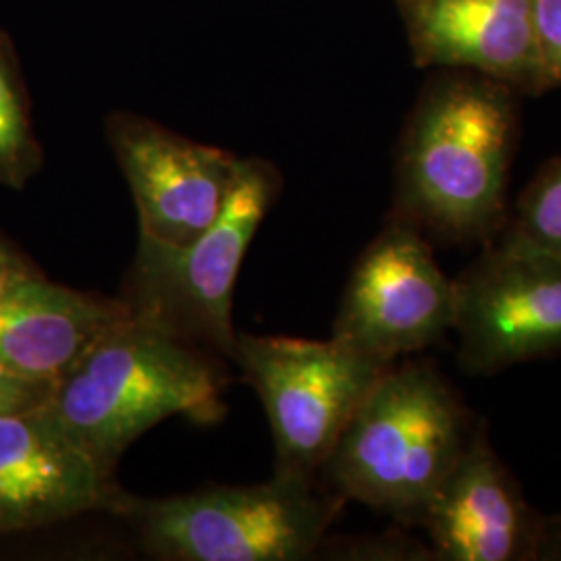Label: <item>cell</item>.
Wrapping results in <instances>:
<instances>
[{"label": "cell", "instance_id": "obj_1", "mask_svg": "<svg viewBox=\"0 0 561 561\" xmlns=\"http://www.w3.org/2000/svg\"><path fill=\"white\" fill-rule=\"evenodd\" d=\"M516 108L500 81L454 78L419 102L401 140L393 213L431 241L472 245L507 225Z\"/></svg>", "mask_w": 561, "mask_h": 561}, {"label": "cell", "instance_id": "obj_2", "mask_svg": "<svg viewBox=\"0 0 561 561\" xmlns=\"http://www.w3.org/2000/svg\"><path fill=\"white\" fill-rule=\"evenodd\" d=\"M222 387L213 356L127 314L55 382L48 408L113 479L127 447L162 421L221 419Z\"/></svg>", "mask_w": 561, "mask_h": 561}, {"label": "cell", "instance_id": "obj_3", "mask_svg": "<svg viewBox=\"0 0 561 561\" xmlns=\"http://www.w3.org/2000/svg\"><path fill=\"white\" fill-rule=\"evenodd\" d=\"M474 424L433 362H396L347 422L321 474L343 502L419 526Z\"/></svg>", "mask_w": 561, "mask_h": 561}, {"label": "cell", "instance_id": "obj_4", "mask_svg": "<svg viewBox=\"0 0 561 561\" xmlns=\"http://www.w3.org/2000/svg\"><path fill=\"white\" fill-rule=\"evenodd\" d=\"M343 500L317 481L273 474L248 486H215L173 497H138L117 489L106 512L171 561H298L312 558Z\"/></svg>", "mask_w": 561, "mask_h": 561}, {"label": "cell", "instance_id": "obj_5", "mask_svg": "<svg viewBox=\"0 0 561 561\" xmlns=\"http://www.w3.org/2000/svg\"><path fill=\"white\" fill-rule=\"evenodd\" d=\"M279 171L264 159H241L219 219L185 245L140 236L123 296L129 314L210 356L233 360V291L241 262L279 198Z\"/></svg>", "mask_w": 561, "mask_h": 561}, {"label": "cell", "instance_id": "obj_6", "mask_svg": "<svg viewBox=\"0 0 561 561\" xmlns=\"http://www.w3.org/2000/svg\"><path fill=\"white\" fill-rule=\"evenodd\" d=\"M233 362L259 393L275 443V472L312 479L391 364L343 341L238 333Z\"/></svg>", "mask_w": 561, "mask_h": 561}, {"label": "cell", "instance_id": "obj_7", "mask_svg": "<svg viewBox=\"0 0 561 561\" xmlns=\"http://www.w3.org/2000/svg\"><path fill=\"white\" fill-rule=\"evenodd\" d=\"M454 322V279L443 273L421 229L391 213L352 268L331 337L396 364L442 341Z\"/></svg>", "mask_w": 561, "mask_h": 561}, {"label": "cell", "instance_id": "obj_8", "mask_svg": "<svg viewBox=\"0 0 561 561\" xmlns=\"http://www.w3.org/2000/svg\"><path fill=\"white\" fill-rule=\"evenodd\" d=\"M458 362L466 375L561 354V261L500 236L454 279Z\"/></svg>", "mask_w": 561, "mask_h": 561}, {"label": "cell", "instance_id": "obj_9", "mask_svg": "<svg viewBox=\"0 0 561 561\" xmlns=\"http://www.w3.org/2000/svg\"><path fill=\"white\" fill-rule=\"evenodd\" d=\"M106 140L136 202L140 236L185 245L219 219L240 157L123 111L106 119Z\"/></svg>", "mask_w": 561, "mask_h": 561}, {"label": "cell", "instance_id": "obj_10", "mask_svg": "<svg viewBox=\"0 0 561 561\" xmlns=\"http://www.w3.org/2000/svg\"><path fill=\"white\" fill-rule=\"evenodd\" d=\"M542 520L477 421L421 526L433 560L537 561Z\"/></svg>", "mask_w": 561, "mask_h": 561}, {"label": "cell", "instance_id": "obj_11", "mask_svg": "<svg viewBox=\"0 0 561 561\" xmlns=\"http://www.w3.org/2000/svg\"><path fill=\"white\" fill-rule=\"evenodd\" d=\"M117 489L48 403L0 416V537L106 512Z\"/></svg>", "mask_w": 561, "mask_h": 561}, {"label": "cell", "instance_id": "obj_12", "mask_svg": "<svg viewBox=\"0 0 561 561\" xmlns=\"http://www.w3.org/2000/svg\"><path fill=\"white\" fill-rule=\"evenodd\" d=\"M421 65L535 90L533 0H401Z\"/></svg>", "mask_w": 561, "mask_h": 561}, {"label": "cell", "instance_id": "obj_13", "mask_svg": "<svg viewBox=\"0 0 561 561\" xmlns=\"http://www.w3.org/2000/svg\"><path fill=\"white\" fill-rule=\"evenodd\" d=\"M129 310L36 275L0 298V366L57 382Z\"/></svg>", "mask_w": 561, "mask_h": 561}, {"label": "cell", "instance_id": "obj_14", "mask_svg": "<svg viewBox=\"0 0 561 561\" xmlns=\"http://www.w3.org/2000/svg\"><path fill=\"white\" fill-rule=\"evenodd\" d=\"M44 167L20 57L0 27V185L23 190Z\"/></svg>", "mask_w": 561, "mask_h": 561}, {"label": "cell", "instance_id": "obj_15", "mask_svg": "<svg viewBox=\"0 0 561 561\" xmlns=\"http://www.w3.org/2000/svg\"><path fill=\"white\" fill-rule=\"evenodd\" d=\"M502 236L561 261V157L526 185Z\"/></svg>", "mask_w": 561, "mask_h": 561}, {"label": "cell", "instance_id": "obj_16", "mask_svg": "<svg viewBox=\"0 0 561 561\" xmlns=\"http://www.w3.org/2000/svg\"><path fill=\"white\" fill-rule=\"evenodd\" d=\"M535 90L561 85V0H533Z\"/></svg>", "mask_w": 561, "mask_h": 561}, {"label": "cell", "instance_id": "obj_17", "mask_svg": "<svg viewBox=\"0 0 561 561\" xmlns=\"http://www.w3.org/2000/svg\"><path fill=\"white\" fill-rule=\"evenodd\" d=\"M55 382L30 379L0 366V416L44 405L53 396Z\"/></svg>", "mask_w": 561, "mask_h": 561}, {"label": "cell", "instance_id": "obj_18", "mask_svg": "<svg viewBox=\"0 0 561 561\" xmlns=\"http://www.w3.org/2000/svg\"><path fill=\"white\" fill-rule=\"evenodd\" d=\"M36 275H42L41 268L0 236V298Z\"/></svg>", "mask_w": 561, "mask_h": 561}, {"label": "cell", "instance_id": "obj_19", "mask_svg": "<svg viewBox=\"0 0 561 561\" xmlns=\"http://www.w3.org/2000/svg\"><path fill=\"white\" fill-rule=\"evenodd\" d=\"M537 560L561 561V514L547 516L542 520L541 541Z\"/></svg>", "mask_w": 561, "mask_h": 561}]
</instances>
